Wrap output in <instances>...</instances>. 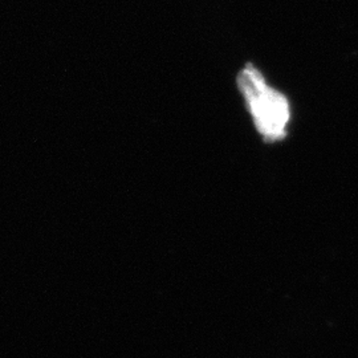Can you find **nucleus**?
Returning a JSON list of instances; mask_svg holds the SVG:
<instances>
[{
	"instance_id": "1",
	"label": "nucleus",
	"mask_w": 358,
	"mask_h": 358,
	"mask_svg": "<svg viewBox=\"0 0 358 358\" xmlns=\"http://www.w3.org/2000/svg\"><path fill=\"white\" fill-rule=\"evenodd\" d=\"M236 85L263 141L275 143L285 140L292 120L289 99L271 87L254 63H247L239 71Z\"/></svg>"
}]
</instances>
